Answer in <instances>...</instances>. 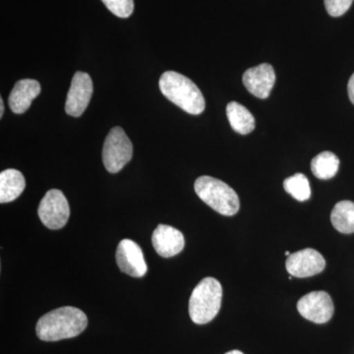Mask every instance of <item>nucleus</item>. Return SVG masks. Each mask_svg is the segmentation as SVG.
<instances>
[{
	"instance_id": "nucleus-1",
	"label": "nucleus",
	"mask_w": 354,
	"mask_h": 354,
	"mask_svg": "<svg viewBox=\"0 0 354 354\" xmlns=\"http://www.w3.org/2000/svg\"><path fill=\"white\" fill-rule=\"evenodd\" d=\"M88 318L82 310L64 306L44 314L37 323L36 332L44 342H57L71 339L83 333Z\"/></svg>"
},
{
	"instance_id": "nucleus-2",
	"label": "nucleus",
	"mask_w": 354,
	"mask_h": 354,
	"mask_svg": "<svg viewBox=\"0 0 354 354\" xmlns=\"http://www.w3.org/2000/svg\"><path fill=\"white\" fill-rule=\"evenodd\" d=\"M162 94L186 113L198 115L204 111L205 99L200 88L183 74L167 71L160 79Z\"/></svg>"
},
{
	"instance_id": "nucleus-3",
	"label": "nucleus",
	"mask_w": 354,
	"mask_h": 354,
	"mask_svg": "<svg viewBox=\"0 0 354 354\" xmlns=\"http://www.w3.org/2000/svg\"><path fill=\"white\" fill-rule=\"evenodd\" d=\"M223 288L216 279H203L192 291L189 300L191 320L198 325L209 323L221 309Z\"/></svg>"
},
{
	"instance_id": "nucleus-4",
	"label": "nucleus",
	"mask_w": 354,
	"mask_h": 354,
	"mask_svg": "<svg viewBox=\"0 0 354 354\" xmlns=\"http://www.w3.org/2000/svg\"><path fill=\"white\" fill-rule=\"evenodd\" d=\"M195 192L203 202L223 216H234L241 208L239 195L227 183L211 176L195 181Z\"/></svg>"
},
{
	"instance_id": "nucleus-5",
	"label": "nucleus",
	"mask_w": 354,
	"mask_h": 354,
	"mask_svg": "<svg viewBox=\"0 0 354 354\" xmlns=\"http://www.w3.org/2000/svg\"><path fill=\"white\" fill-rule=\"evenodd\" d=\"M131 141L121 127H114L109 131L102 149V162L106 171L118 174L131 160Z\"/></svg>"
},
{
	"instance_id": "nucleus-6",
	"label": "nucleus",
	"mask_w": 354,
	"mask_h": 354,
	"mask_svg": "<svg viewBox=\"0 0 354 354\" xmlns=\"http://www.w3.org/2000/svg\"><path fill=\"white\" fill-rule=\"evenodd\" d=\"M39 220L50 230H60L69 220L68 201L64 193L58 189L46 192L38 209Z\"/></svg>"
},
{
	"instance_id": "nucleus-7",
	"label": "nucleus",
	"mask_w": 354,
	"mask_h": 354,
	"mask_svg": "<svg viewBox=\"0 0 354 354\" xmlns=\"http://www.w3.org/2000/svg\"><path fill=\"white\" fill-rule=\"evenodd\" d=\"M300 315L315 324L329 322L334 315L332 298L326 291H312L300 298L297 304Z\"/></svg>"
},
{
	"instance_id": "nucleus-8",
	"label": "nucleus",
	"mask_w": 354,
	"mask_h": 354,
	"mask_svg": "<svg viewBox=\"0 0 354 354\" xmlns=\"http://www.w3.org/2000/svg\"><path fill=\"white\" fill-rule=\"evenodd\" d=\"M93 95V82L90 75L85 72H76L72 79L67 94L65 111L70 116L79 118L86 111Z\"/></svg>"
},
{
	"instance_id": "nucleus-9",
	"label": "nucleus",
	"mask_w": 354,
	"mask_h": 354,
	"mask_svg": "<svg viewBox=\"0 0 354 354\" xmlns=\"http://www.w3.org/2000/svg\"><path fill=\"white\" fill-rule=\"evenodd\" d=\"M286 271L297 278H309L320 274L325 269L326 261L315 249L306 248L288 256Z\"/></svg>"
},
{
	"instance_id": "nucleus-10",
	"label": "nucleus",
	"mask_w": 354,
	"mask_h": 354,
	"mask_svg": "<svg viewBox=\"0 0 354 354\" xmlns=\"http://www.w3.org/2000/svg\"><path fill=\"white\" fill-rule=\"evenodd\" d=\"M115 257L120 271L133 278H142L148 271L141 247L131 239L120 241L116 249Z\"/></svg>"
},
{
	"instance_id": "nucleus-11",
	"label": "nucleus",
	"mask_w": 354,
	"mask_h": 354,
	"mask_svg": "<svg viewBox=\"0 0 354 354\" xmlns=\"http://www.w3.org/2000/svg\"><path fill=\"white\" fill-rule=\"evenodd\" d=\"M242 81L249 93L264 100L271 94L276 74L272 65L263 64L246 70Z\"/></svg>"
},
{
	"instance_id": "nucleus-12",
	"label": "nucleus",
	"mask_w": 354,
	"mask_h": 354,
	"mask_svg": "<svg viewBox=\"0 0 354 354\" xmlns=\"http://www.w3.org/2000/svg\"><path fill=\"white\" fill-rule=\"evenodd\" d=\"M152 242L158 255L171 258L183 250L185 239L183 232L169 225H160L153 230Z\"/></svg>"
},
{
	"instance_id": "nucleus-13",
	"label": "nucleus",
	"mask_w": 354,
	"mask_h": 354,
	"mask_svg": "<svg viewBox=\"0 0 354 354\" xmlns=\"http://www.w3.org/2000/svg\"><path fill=\"white\" fill-rule=\"evenodd\" d=\"M41 93V85L32 79H23L14 86L9 95V106L14 113H24Z\"/></svg>"
},
{
	"instance_id": "nucleus-14",
	"label": "nucleus",
	"mask_w": 354,
	"mask_h": 354,
	"mask_svg": "<svg viewBox=\"0 0 354 354\" xmlns=\"http://www.w3.org/2000/svg\"><path fill=\"white\" fill-rule=\"evenodd\" d=\"M26 187L25 177L17 169H6L0 174V203L12 202L22 194Z\"/></svg>"
},
{
	"instance_id": "nucleus-15",
	"label": "nucleus",
	"mask_w": 354,
	"mask_h": 354,
	"mask_svg": "<svg viewBox=\"0 0 354 354\" xmlns=\"http://www.w3.org/2000/svg\"><path fill=\"white\" fill-rule=\"evenodd\" d=\"M227 115L230 127L239 134H249L255 128V118L252 113L237 102H230L227 104Z\"/></svg>"
},
{
	"instance_id": "nucleus-16",
	"label": "nucleus",
	"mask_w": 354,
	"mask_h": 354,
	"mask_svg": "<svg viewBox=\"0 0 354 354\" xmlns=\"http://www.w3.org/2000/svg\"><path fill=\"white\" fill-rule=\"evenodd\" d=\"M330 221L337 232L349 234L354 232V203L342 201L335 204L330 214Z\"/></svg>"
},
{
	"instance_id": "nucleus-17",
	"label": "nucleus",
	"mask_w": 354,
	"mask_h": 354,
	"mask_svg": "<svg viewBox=\"0 0 354 354\" xmlns=\"http://www.w3.org/2000/svg\"><path fill=\"white\" fill-rule=\"evenodd\" d=\"M339 160L334 153H319L311 162V171L317 178L328 180L333 178L339 171Z\"/></svg>"
},
{
	"instance_id": "nucleus-18",
	"label": "nucleus",
	"mask_w": 354,
	"mask_h": 354,
	"mask_svg": "<svg viewBox=\"0 0 354 354\" xmlns=\"http://www.w3.org/2000/svg\"><path fill=\"white\" fill-rule=\"evenodd\" d=\"M283 188L297 201L304 202L311 197V187L308 178L302 174L288 177L283 183Z\"/></svg>"
},
{
	"instance_id": "nucleus-19",
	"label": "nucleus",
	"mask_w": 354,
	"mask_h": 354,
	"mask_svg": "<svg viewBox=\"0 0 354 354\" xmlns=\"http://www.w3.org/2000/svg\"><path fill=\"white\" fill-rule=\"evenodd\" d=\"M106 8L114 15L120 18H128L134 10L133 0H102Z\"/></svg>"
},
{
	"instance_id": "nucleus-20",
	"label": "nucleus",
	"mask_w": 354,
	"mask_h": 354,
	"mask_svg": "<svg viewBox=\"0 0 354 354\" xmlns=\"http://www.w3.org/2000/svg\"><path fill=\"white\" fill-rule=\"evenodd\" d=\"M326 10L333 17H339L348 12L353 0H324Z\"/></svg>"
},
{
	"instance_id": "nucleus-21",
	"label": "nucleus",
	"mask_w": 354,
	"mask_h": 354,
	"mask_svg": "<svg viewBox=\"0 0 354 354\" xmlns=\"http://www.w3.org/2000/svg\"><path fill=\"white\" fill-rule=\"evenodd\" d=\"M348 91L349 100H351V102L354 104V73L353 76L351 77V79H349Z\"/></svg>"
},
{
	"instance_id": "nucleus-22",
	"label": "nucleus",
	"mask_w": 354,
	"mask_h": 354,
	"mask_svg": "<svg viewBox=\"0 0 354 354\" xmlns=\"http://www.w3.org/2000/svg\"><path fill=\"white\" fill-rule=\"evenodd\" d=\"M4 113V102L3 100L0 99V118L3 116Z\"/></svg>"
},
{
	"instance_id": "nucleus-23",
	"label": "nucleus",
	"mask_w": 354,
	"mask_h": 354,
	"mask_svg": "<svg viewBox=\"0 0 354 354\" xmlns=\"http://www.w3.org/2000/svg\"><path fill=\"white\" fill-rule=\"evenodd\" d=\"M225 354H244V353H241V351H228V353H227Z\"/></svg>"
},
{
	"instance_id": "nucleus-24",
	"label": "nucleus",
	"mask_w": 354,
	"mask_h": 354,
	"mask_svg": "<svg viewBox=\"0 0 354 354\" xmlns=\"http://www.w3.org/2000/svg\"><path fill=\"white\" fill-rule=\"evenodd\" d=\"M290 254L291 253L290 252V251H286L285 255L286 256H290Z\"/></svg>"
}]
</instances>
